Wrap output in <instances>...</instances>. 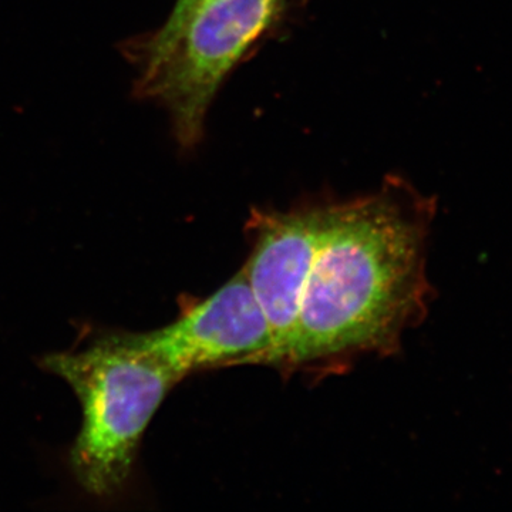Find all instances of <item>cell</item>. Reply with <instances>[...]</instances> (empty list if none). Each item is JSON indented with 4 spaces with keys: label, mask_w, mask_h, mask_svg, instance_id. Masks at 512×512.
Returning <instances> with one entry per match:
<instances>
[{
    "label": "cell",
    "mask_w": 512,
    "mask_h": 512,
    "mask_svg": "<svg viewBox=\"0 0 512 512\" xmlns=\"http://www.w3.org/2000/svg\"><path fill=\"white\" fill-rule=\"evenodd\" d=\"M434 208L400 187L326 205L282 372H335L359 357L399 350L433 299L426 261Z\"/></svg>",
    "instance_id": "6da1fadb"
},
{
    "label": "cell",
    "mask_w": 512,
    "mask_h": 512,
    "mask_svg": "<svg viewBox=\"0 0 512 512\" xmlns=\"http://www.w3.org/2000/svg\"><path fill=\"white\" fill-rule=\"evenodd\" d=\"M42 366L69 384L82 406L69 453L74 480L97 500L117 497L133 474L148 424L180 377L140 333H107L83 349L43 357Z\"/></svg>",
    "instance_id": "7a4b0ae2"
},
{
    "label": "cell",
    "mask_w": 512,
    "mask_h": 512,
    "mask_svg": "<svg viewBox=\"0 0 512 512\" xmlns=\"http://www.w3.org/2000/svg\"><path fill=\"white\" fill-rule=\"evenodd\" d=\"M282 0H211L156 63L138 70L134 93L167 110L180 147L197 146L227 74L274 20Z\"/></svg>",
    "instance_id": "3957f363"
},
{
    "label": "cell",
    "mask_w": 512,
    "mask_h": 512,
    "mask_svg": "<svg viewBox=\"0 0 512 512\" xmlns=\"http://www.w3.org/2000/svg\"><path fill=\"white\" fill-rule=\"evenodd\" d=\"M140 336L181 380L201 370L269 366L274 350L268 320L242 269L170 325Z\"/></svg>",
    "instance_id": "277c9868"
},
{
    "label": "cell",
    "mask_w": 512,
    "mask_h": 512,
    "mask_svg": "<svg viewBox=\"0 0 512 512\" xmlns=\"http://www.w3.org/2000/svg\"><path fill=\"white\" fill-rule=\"evenodd\" d=\"M326 205L289 212L254 211L247 231L251 252L242 266L271 329L272 359L281 369L295 338L303 293L311 275Z\"/></svg>",
    "instance_id": "5b68a950"
},
{
    "label": "cell",
    "mask_w": 512,
    "mask_h": 512,
    "mask_svg": "<svg viewBox=\"0 0 512 512\" xmlns=\"http://www.w3.org/2000/svg\"><path fill=\"white\" fill-rule=\"evenodd\" d=\"M208 2L211 0H175L170 16L160 29L151 35L138 37V39L128 42L124 47V55L133 63L134 67H137V72L156 63L167 52L168 47L173 45L174 40L180 36L192 16Z\"/></svg>",
    "instance_id": "8992f818"
}]
</instances>
